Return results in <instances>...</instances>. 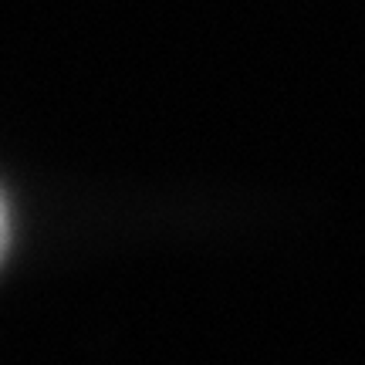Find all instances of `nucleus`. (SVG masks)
Listing matches in <instances>:
<instances>
[{
  "label": "nucleus",
  "mask_w": 365,
  "mask_h": 365,
  "mask_svg": "<svg viewBox=\"0 0 365 365\" xmlns=\"http://www.w3.org/2000/svg\"><path fill=\"white\" fill-rule=\"evenodd\" d=\"M7 244H11V213H7V203L0 196V261L7 254Z\"/></svg>",
  "instance_id": "nucleus-1"
}]
</instances>
